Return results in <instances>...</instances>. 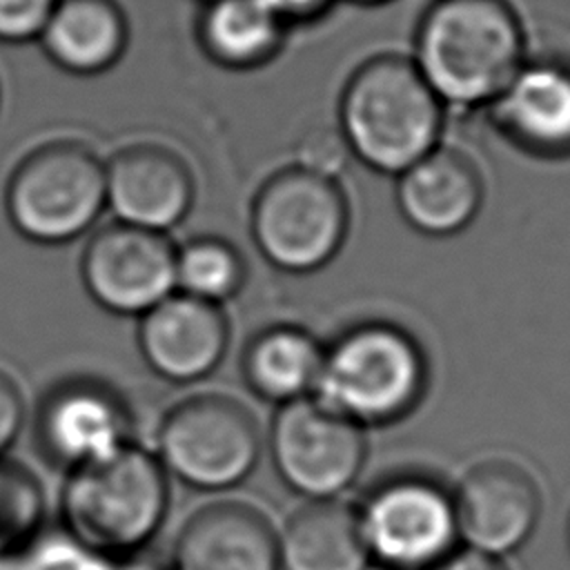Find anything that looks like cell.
Segmentation results:
<instances>
[{
  "instance_id": "6",
  "label": "cell",
  "mask_w": 570,
  "mask_h": 570,
  "mask_svg": "<svg viewBox=\"0 0 570 570\" xmlns=\"http://www.w3.org/2000/svg\"><path fill=\"white\" fill-rule=\"evenodd\" d=\"M252 234L278 269L307 274L336 256L347 234V200L334 178L303 165L272 174L252 205Z\"/></svg>"
},
{
  "instance_id": "29",
  "label": "cell",
  "mask_w": 570,
  "mask_h": 570,
  "mask_svg": "<svg viewBox=\"0 0 570 570\" xmlns=\"http://www.w3.org/2000/svg\"><path fill=\"white\" fill-rule=\"evenodd\" d=\"M122 566L118 570H171V563H163V561H154L151 557H145L142 550L131 554V557H125L120 559Z\"/></svg>"
},
{
  "instance_id": "3",
  "label": "cell",
  "mask_w": 570,
  "mask_h": 570,
  "mask_svg": "<svg viewBox=\"0 0 570 570\" xmlns=\"http://www.w3.org/2000/svg\"><path fill=\"white\" fill-rule=\"evenodd\" d=\"M167 505L165 468L154 452L134 441L69 470L60 494L69 537L107 559L145 550L163 525Z\"/></svg>"
},
{
  "instance_id": "1",
  "label": "cell",
  "mask_w": 570,
  "mask_h": 570,
  "mask_svg": "<svg viewBox=\"0 0 570 570\" xmlns=\"http://www.w3.org/2000/svg\"><path fill=\"white\" fill-rule=\"evenodd\" d=\"M530 53L510 0H432L410 58L445 109L488 107Z\"/></svg>"
},
{
  "instance_id": "7",
  "label": "cell",
  "mask_w": 570,
  "mask_h": 570,
  "mask_svg": "<svg viewBox=\"0 0 570 570\" xmlns=\"http://www.w3.org/2000/svg\"><path fill=\"white\" fill-rule=\"evenodd\" d=\"M372 563L383 570H430L459 548L452 490L425 474H394L354 505Z\"/></svg>"
},
{
  "instance_id": "9",
  "label": "cell",
  "mask_w": 570,
  "mask_h": 570,
  "mask_svg": "<svg viewBox=\"0 0 570 570\" xmlns=\"http://www.w3.org/2000/svg\"><path fill=\"white\" fill-rule=\"evenodd\" d=\"M269 454L294 492L307 499H338L363 468L365 434L314 396H303L276 412Z\"/></svg>"
},
{
  "instance_id": "2",
  "label": "cell",
  "mask_w": 570,
  "mask_h": 570,
  "mask_svg": "<svg viewBox=\"0 0 570 570\" xmlns=\"http://www.w3.org/2000/svg\"><path fill=\"white\" fill-rule=\"evenodd\" d=\"M445 111L410 53L381 51L343 82L336 131L350 156L399 176L441 142Z\"/></svg>"
},
{
  "instance_id": "31",
  "label": "cell",
  "mask_w": 570,
  "mask_h": 570,
  "mask_svg": "<svg viewBox=\"0 0 570 570\" xmlns=\"http://www.w3.org/2000/svg\"><path fill=\"white\" fill-rule=\"evenodd\" d=\"M568 546H570V519H568Z\"/></svg>"
},
{
  "instance_id": "30",
  "label": "cell",
  "mask_w": 570,
  "mask_h": 570,
  "mask_svg": "<svg viewBox=\"0 0 570 570\" xmlns=\"http://www.w3.org/2000/svg\"><path fill=\"white\" fill-rule=\"evenodd\" d=\"M341 2H352V4H358V7H381V4H387L392 0H341Z\"/></svg>"
},
{
  "instance_id": "20",
  "label": "cell",
  "mask_w": 570,
  "mask_h": 570,
  "mask_svg": "<svg viewBox=\"0 0 570 570\" xmlns=\"http://www.w3.org/2000/svg\"><path fill=\"white\" fill-rule=\"evenodd\" d=\"M281 570H365L370 563L354 505L309 499L276 532Z\"/></svg>"
},
{
  "instance_id": "12",
  "label": "cell",
  "mask_w": 570,
  "mask_h": 570,
  "mask_svg": "<svg viewBox=\"0 0 570 570\" xmlns=\"http://www.w3.org/2000/svg\"><path fill=\"white\" fill-rule=\"evenodd\" d=\"M33 430L42 456L69 472L131 441V414L107 383L67 379L42 396Z\"/></svg>"
},
{
  "instance_id": "18",
  "label": "cell",
  "mask_w": 570,
  "mask_h": 570,
  "mask_svg": "<svg viewBox=\"0 0 570 570\" xmlns=\"http://www.w3.org/2000/svg\"><path fill=\"white\" fill-rule=\"evenodd\" d=\"M129 18L118 0H56L36 45L60 71L102 76L127 53Z\"/></svg>"
},
{
  "instance_id": "27",
  "label": "cell",
  "mask_w": 570,
  "mask_h": 570,
  "mask_svg": "<svg viewBox=\"0 0 570 570\" xmlns=\"http://www.w3.org/2000/svg\"><path fill=\"white\" fill-rule=\"evenodd\" d=\"M289 29L316 24L327 18L341 0H263Z\"/></svg>"
},
{
  "instance_id": "26",
  "label": "cell",
  "mask_w": 570,
  "mask_h": 570,
  "mask_svg": "<svg viewBox=\"0 0 570 570\" xmlns=\"http://www.w3.org/2000/svg\"><path fill=\"white\" fill-rule=\"evenodd\" d=\"M24 423V401L16 381L0 372V459L18 439Z\"/></svg>"
},
{
  "instance_id": "8",
  "label": "cell",
  "mask_w": 570,
  "mask_h": 570,
  "mask_svg": "<svg viewBox=\"0 0 570 570\" xmlns=\"http://www.w3.org/2000/svg\"><path fill=\"white\" fill-rule=\"evenodd\" d=\"M156 456L167 474L196 490H227L254 470L261 430L234 396L196 394L163 416Z\"/></svg>"
},
{
  "instance_id": "23",
  "label": "cell",
  "mask_w": 570,
  "mask_h": 570,
  "mask_svg": "<svg viewBox=\"0 0 570 570\" xmlns=\"http://www.w3.org/2000/svg\"><path fill=\"white\" fill-rule=\"evenodd\" d=\"M45 519V492L20 463L0 459V554L31 541Z\"/></svg>"
},
{
  "instance_id": "15",
  "label": "cell",
  "mask_w": 570,
  "mask_h": 570,
  "mask_svg": "<svg viewBox=\"0 0 570 570\" xmlns=\"http://www.w3.org/2000/svg\"><path fill=\"white\" fill-rule=\"evenodd\" d=\"M229 341L227 318L216 303L171 292L140 316L138 347L165 381L194 383L220 363Z\"/></svg>"
},
{
  "instance_id": "5",
  "label": "cell",
  "mask_w": 570,
  "mask_h": 570,
  "mask_svg": "<svg viewBox=\"0 0 570 570\" xmlns=\"http://www.w3.org/2000/svg\"><path fill=\"white\" fill-rule=\"evenodd\" d=\"M4 207L11 225L27 240L69 243L107 207L105 160L80 140L42 142L13 167Z\"/></svg>"
},
{
  "instance_id": "17",
  "label": "cell",
  "mask_w": 570,
  "mask_h": 570,
  "mask_svg": "<svg viewBox=\"0 0 570 570\" xmlns=\"http://www.w3.org/2000/svg\"><path fill=\"white\" fill-rule=\"evenodd\" d=\"M396 203L416 232L452 236L479 214L483 180L465 151L439 142L399 174Z\"/></svg>"
},
{
  "instance_id": "24",
  "label": "cell",
  "mask_w": 570,
  "mask_h": 570,
  "mask_svg": "<svg viewBox=\"0 0 570 570\" xmlns=\"http://www.w3.org/2000/svg\"><path fill=\"white\" fill-rule=\"evenodd\" d=\"M56 0H0V45L36 42Z\"/></svg>"
},
{
  "instance_id": "28",
  "label": "cell",
  "mask_w": 570,
  "mask_h": 570,
  "mask_svg": "<svg viewBox=\"0 0 570 570\" xmlns=\"http://www.w3.org/2000/svg\"><path fill=\"white\" fill-rule=\"evenodd\" d=\"M430 570H508V566L499 557H490L472 548H456L452 554H448Z\"/></svg>"
},
{
  "instance_id": "10",
  "label": "cell",
  "mask_w": 570,
  "mask_h": 570,
  "mask_svg": "<svg viewBox=\"0 0 570 570\" xmlns=\"http://www.w3.org/2000/svg\"><path fill=\"white\" fill-rule=\"evenodd\" d=\"M80 274L102 309L142 316L176 292V247L165 232L116 220L89 238Z\"/></svg>"
},
{
  "instance_id": "21",
  "label": "cell",
  "mask_w": 570,
  "mask_h": 570,
  "mask_svg": "<svg viewBox=\"0 0 570 570\" xmlns=\"http://www.w3.org/2000/svg\"><path fill=\"white\" fill-rule=\"evenodd\" d=\"M323 363L318 341L294 325H276L258 332L243 356L247 385L261 399L292 403L312 396Z\"/></svg>"
},
{
  "instance_id": "22",
  "label": "cell",
  "mask_w": 570,
  "mask_h": 570,
  "mask_svg": "<svg viewBox=\"0 0 570 570\" xmlns=\"http://www.w3.org/2000/svg\"><path fill=\"white\" fill-rule=\"evenodd\" d=\"M243 278L240 254L218 236H198L176 247V292L220 305L240 289Z\"/></svg>"
},
{
  "instance_id": "32",
  "label": "cell",
  "mask_w": 570,
  "mask_h": 570,
  "mask_svg": "<svg viewBox=\"0 0 570 570\" xmlns=\"http://www.w3.org/2000/svg\"><path fill=\"white\" fill-rule=\"evenodd\" d=\"M196 4H203V2H209V0H194Z\"/></svg>"
},
{
  "instance_id": "19",
  "label": "cell",
  "mask_w": 570,
  "mask_h": 570,
  "mask_svg": "<svg viewBox=\"0 0 570 570\" xmlns=\"http://www.w3.org/2000/svg\"><path fill=\"white\" fill-rule=\"evenodd\" d=\"M289 31L263 0H209L198 4L194 22L200 53L229 71L269 65L283 51Z\"/></svg>"
},
{
  "instance_id": "16",
  "label": "cell",
  "mask_w": 570,
  "mask_h": 570,
  "mask_svg": "<svg viewBox=\"0 0 570 570\" xmlns=\"http://www.w3.org/2000/svg\"><path fill=\"white\" fill-rule=\"evenodd\" d=\"M169 563L171 570H281L276 530L252 503H209L183 523Z\"/></svg>"
},
{
  "instance_id": "11",
  "label": "cell",
  "mask_w": 570,
  "mask_h": 570,
  "mask_svg": "<svg viewBox=\"0 0 570 570\" xmlns=\"http://www.w3.org/2000/svg\"><path fill=\"white\" fill-rule=\"evenodd\" d=\"M452 499L465 548L499 559L532 537L541 514L537 481L510 459L474 463L452 490Z\"/></svg>"
},
{
  "instance_id": "14",
  "label": "cell",
  "mask_w": 570,
  "mask_h": 570,
  "mask_svg": "<svg viewBox=\"0 0 570 570\" xmlns=\"http://www.w3.org/2000/svg\"><path fill=\"white\" fill-rule=\"evenodd\" d=\"M105 194L116 220L167 232L194 203V174L174 149L134 142L105 160Z\"/></svg>"
},
{
  "instance_id": "4",
  "label": "cell",
  "mask_w": 570,
  "mask_h": 570,
  "mask_svg": "<svg viewBox=\"0 0 570 570\" xmlns=\"http://www.w3.org/2000/svg\"><path fill=\"white\" fill-rule=\"evenodd\" d=\"M425 381L428 365L419 343L392 323L370 321L323 347L312 396L361 428L383 425L419 403Z\"/></svg>"
},
{
  "instance_id": "13",
  "label": "cell",
  "mask_w": 570,
  "mask_h": 570,
  "mask_svg": "<svg viewBox=\"0 0 570 570\" xmlns=\"http://www.w3.org/2000/svg\"><path fill=\"white\" fill-rule=\"evenodd\" d=\"M501 136L534 156H570V56L528 53L485 107Z\"/></svg>"
},
{
  "instance_id": "25",
  "label": "cell",
  "mask_w": 570,
  "mask_h": 570,
  "mask_svg": "<svg viewBox=\"0 0 570 570\" xmlns=\"http://www.w3.org/2000/svg\"><path fill=\"white\" fill-rule=\"evenodd\" d=\"M347 156H350V151L338 131L318 129L303 140V147L298 151V165H303L312 171H318L323 176L336 178V174L343 169Z\"/></svg>"
}]
</instances>
